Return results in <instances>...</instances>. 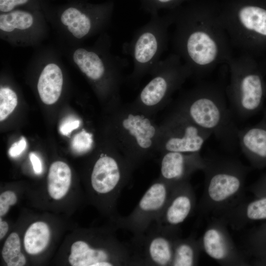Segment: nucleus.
<instances>
[{"mask_svg": "<svg viewBox=\"0 0 266 266\" xmlns=\"http://www.w3.org/2000/svg\"><path fill=\"white\" fill-rule=\"evenodd\" d=\"M108 38L92 48H78L72 54L73 62L102 94L109 98L113 106L122 102L120 89L127 61L109 52Z\"/></svg>", "mask_w": 266, "mask_h": 266, "instance_id": "423d86ee", "label": "nucleus"}, {"mask_svg": "<svg viewBox=\"0 0 266 266\" xmlns=\"http://www.w3.org/2000/svg\"><path fill=\"white\" fill-rule=\"evenodd\" d=\"M225 89L214 83H201L178 98L173 111L213 134L221 144H238L234 116L227 102Z\"/></svg>", "mask_w": 266, "mask_h": 266, "instance_id": "f03ea898", "label": "nucleus"}, {"mask_svg": "<svg viewBox=\"0 0 266 266\" xmlns=\"http://www.w3.org/2000/svg\"><path fill=\"white\" fill-rule=\"evenodd\" d=\"M132 166L112 145L110 151L101 152L93 165L90 176L92 191L104 200L107 210L113 212L121 193L130 180Z\"/></svg>", "mask_w": 266, "mask_h": 266, "instance_id": "6e6552de", "label": "nucleus"}, {"mask_svg": "<svg viewBox=\"0 0 266 266\" xmlns=\"http://www.w3.org/2000/svg\"><path fill=\"white\" fill-rule=\"evenodd\" d=\"M230 71V81L225 89L233 115L244 120L263 108L266 89L261 75L248 55L232 57L226 64Z\"/></svg>", "mask_w": 266, "mask_h": 266, "instance_id": "39448f33", "label": "nucleus"}, {"mask_svg": "<svg viewBox=\"0 0 266 266\" xmlns=\"http://www.w3.org/2000/svg\"><path fill=\"white\" fill-rule=\"evenodd\" d=\"M177 0H147V7L152 14L157 13V10L161 7L169 6Z\"/></svg>", "mask_w": 266, "mask_h": 266, "instance_id": "473e14b6", "label": "nucleus"}, {"mask_svg": "<svg viewBox=\"0 0 266 266\" xmlns=\"http://www.w3.org/2000/svg\"><path fill=\"white\" fill-rule=\"evenodd\" d=\"M253 190L257 197L266 196V173L253 185Z\"/></svg>", "mask_w": 266, "mask_h": 266, "instance_id": "72a5a7b5", "label": "nucleus"}, {"mask_svg": "<svg viewBox=\"0 0 266 266\" xmlns=\"http://www.w3.org/2000/svg\"><path fill=\"white\" fill-rule=\"evenodd\" d=\"M262 120L266 123V108L265 109L263 113V118Z\"/></svg>", "mask_w": 266, "mask_h": 266, "instance_id": "4c0bfd02", "label": "nucleus"}, {"mask_svg": "<svg viewBox=\"0 0 266 266\" xmlns=\"http://www.w3.org/2000/svg\"><path fill=\"white\" fill-rule=\"evenodd\" d=\"M80 123L78 119L73 117H69L62 123L60 127V132L62 134L68 136L73 130L79 127Z\"/></svg>", "mask_w": 266, "mask_h": 266, "instance_id": "7c9ffc66", "label": "nucleus"}, {"mask_svg": "<svg viewBox=\"0 0 266 266\" xmlns=\"http://www.w3.org/2000/svg\"><path fill=\"white\" fill-rule=\"evenodd\" d=\"M113 4L70 3L61 10L60 20L74 37L81 39L101 30L109 22Z\"/></svg>", "mask_w": 266, "mask_h": 266, "instance_id": "4468645a", "label": "nucleus"}, {"mask_svg": "<svg viewBox=\"0 0 266 266\" xmlns=\"http://www.w3.org/2000/svg\"><path fill=\"white\" fill-rule=\"evenodd\" d=\"M232 46L243 53L253 46L257 36L266 37V9L243 5L233 12L221 15Z\"/></svg>", "mask_w": 266, "mask_h": 266, "instance_id": "ddd939ff", "label": "nucleus"}, {"mask_svg": "<svg viewBox=\"0 0 266 266\" xmlns=\"http://www.w3.org/2000/svg\"><path fill=\"white\" fill-rule=\"evenodd\" d=\"M2 257L8 266H23L26 259L21 252V242L18 234L11 233L6 240L1 252Z\"/></svg>", "mask_w": 266, "mask_h": 266, "instance_id": "b1692460", "label": "nucleus"}, {"mask_svg": "<svg viewBox=\"0 0 266 266\" xmlns=\"http://www.w3.org/2000/svg\"><path fill=\"white\" fill-rule=\"evenodd\" d=\"M8 230V225L5 221L1 220V217H0V239L3 238L6 234Z\"/></svg>", "mask_w": 266, "mask_h": 266, "instance_id": "c9c22d12", "label": "nucleus"}, {"mask_svg": "<svg viewBox=\"0 0 266 266\" xmlns=\"http://www.w3.org/2000/svg\"><path fill=\"white\" fill-rule=\"evenodd\" d=\"M172 23V15L153 14L150 21L135 32L129 42L123 45L124 54L129 55L133 64V70L127 77L128 81L137 85L143 77L152 73L166 49L169 28Z\"/></svg>", "mask_w": 266, "mask_h": 266, "instance_id": "20e7f679", "label": "nucleus"}, {"mask_svg": "<svg viewBox=\"0 0 266 266\" xmlns=\"http://www.w3.org/2000/svg\"><path fill=\"white\" fill-rule=\"evenodd\" d=\"M18 103L15 92L8 87L0 89V121L5 119L14 110Z\"/></svg>", "mask_w": 266, "mask_h": 266, "instance_id": "a878e982", "label": "nucleus"}, {"mask_svg": "<svg viewBox=\"0 0 266 266\" xmlns=\"http://www.w3.org/2000/svg\"><path fill=\"white\" fill-rule=\"evenodd\" d=\"M50 230L44 222L39 221L33 223L26 231L24 244L26 252L35 255L43 251L50 240Z\"/></svg>", "mask_w": 266, "mask_h": 266, "instance_id": "4be33fe9", "label": "nucleus"}, {"mask_svg": "<svg viewBox=\"0 0 266 266\" xmlns=\"http://www.w3.org/2000/svg\"><path fill=\"white\" fill-rule=\"evenodd\" d=\"M172 15L175 53L189 68L192 76L200 78L233 57L221 15L196 11Z\"/></svg>", "mask_w": 266, "mask_h": 266, "instance_id": "f257e3e1", "label": "nucleus"}, {"mask_svg": "<svg viewBox=\"0 0 266 266\" xmlns=\"http://www.w3.org/2000/svg\"><path fill=\"white\" fill-rule=\"evenodd\" d=\"M132 103L112 107L110 131L112 144L135 169L157 153L159 125Z\"/></svg>", "mask_w": 266, "mask_h": 266, "instance_id": "7ed1b4c3", "label": "nucleus"}, {"mask_svg": "<svg viewBox=\"0 0 266 266\" xmlns=\"http://www.w3.org/2000/svg\"><path fill=\"white\" fill-rule=\"evenodd\" d=\"M27 146L26 140L24 137L17 142L14 143L9 149L8 153L10 157L15 158L19 156L25 150Z\"/></svg>", "mask_w": 266, "mask_h": 266, "instance_id": "2f4dec72", "label": "nucleus"}, {"mask_svg": "<svg viewBox=\"0 0 266 266\" xmlns=\"http://www.w3.org/2000/svg\"><path fill=\"white\" fill-rule=\"evenodd\" d=\"M17 201V198L14 192L6 191L0 195V216L5 215L10 206L15 204Z\"/></svg>", "mask_w": 266, "mask_h": 266, "instance_id": "c756f323", "label": "nucleus"}, {"mask_svg": "<svg viewBox=\"0 0 266 266\" xmlns=\"http://www.w3.org/2000/svg\"><path fill=\"white\" fill-rule=\"evenodd\" d=\"M29 158L34 172L37 174H41L42 172V165L39 158L33 152H31Z\"/></svg>", "mask_w": 266, "mask_h": 266, "instance_id": "f704fd0d", "label": "nucleus"}, {"mask_svg": "<svg viewBox=\"0 0 266 266\" xmlns=\"http://www.w3.org/2000/svg\"><path fill=\"white\" fill-rule=\"evenodd\" d=\"M152 78L131 102L139 111L154 117L171 101L173 94L192 76L189 68L175 53L160 60Z\"/></svg>", "mask_w": 266, "mask_h": 266, "instance_id": "0eeeda50", "label": "nucleus"}, {"mask_svg": "<svg viewBox=\"0 0 266 266\" xmlns=\"http://www.w3.org/2000/svg\"><path fill=\"white\" fill-rule=\"evenodd\" d=\"M37 15V11L35 9L18 8L8 12L0 13V32L12 34L27 31L33 26Z\"/></svg>", "mask_w": 266, "mask_h": 266, "instance_id": "aec40b11", "label": "nucleus"}, {"mask_svg": "<svg viewBox=\"0 0 266 266\" xmlns=\"http://www.w3.org/2000/svg\"><path fill=\"white\" fill-rule=\"evenodd\" d=\"M256 264L259 265L266 266V255L256 259Z\"/></svg>", "mask_w": 266, "mask_h": 266, "instance_id": "e433bc0d", "label": "nucleus"}, {"mask_svg": "<svg viewBox=\"0 0 266 266\" xmlns=\"http://www.w3.org/2000/svg\"><path fill=\"white\" fill-rule=\"evenodd\" d=\"M36 0H0V13H6L21 7H37Z\"/></svg>", "mask_w": 266, "mask_h": 266, "instance_id": "c85d7f7f", "label": "nucleus"}, {"mask_svg": "<svg viewBox=\"0 0 266 266\" xmlns=\"http://www.w3.org/2000/svg\"><path fill=\"white\" fill-rule=\"evenodd\" d=\"M177 233L153 223L144 233L133 235L128 243L133 266H171Z\"/></svg>", "mask_w": 266, "mask_h": 266, "instance_id": "9b49d317", "label": "nucleus"}, {"mask_svg": "<svg viewBox=\"0 0 266 266\" xmlns=\"http://www.w3.org/2000/svg\"><path fill=\"white\" fill-rule=\"evenodd\" d=\"M93 142L92 134L83 130L73 137L71 141V147L77 153H84L91 149Z\"/></svg>", "mask_w": 266, "mask_h": 266, "instance_id": "cd10ccee", "label": "nucleus"}, {"mask_svg": "<svg viewBox=\"0 0 266 266\" xmlns=\"http://www.w3.org/2000/svg\"><path fill=\"white\" fill-rule=\"evenodd\" d=\"M212 134L173 111L159 124L157 153L200 152Z\"/></svg>", "mask_w": 266, "mask_h": 266, "instance_id": "9d476101", "label": "nucleus"}, {"mask_svg": "<svg viewBox=\"0 0 266 266\" xmlns=\"http://www.w3.org/2000/svg\"><path fill=\"white\" fill-rule=\"evenodd\" d=\"M63 74L57 64L51 62L43 68L38 79L37 88L40 98L46 104H52L59 99L63 85Z\"/></svg>", "mask_w": 266, "mask_h": 266, "instance_id": "6ab92c4d", "label": "nucleus"}, {"mask_svg": "<svg viewBox=\"0 0 266 266\" xmlns=\"http://www.w3.org/2000/svg\"><path fill=\"white\" fill-rule=\"evenodd\" d=\"M205 197L220 206L236 197L242 189L248 168L235 160L205 158Z\"/></svg>", "mask_w": 266, "mask_h": 266, "instance_id": "1a4fd4ad", "label": "nucleus"}, {"mask_svg": "<svg viewBox=\"0 0 266 266\" xmlns=\"http://www.w3.org/2000/svg\"><path fill=\"white\" fill-rule=\"evenodd\" d=\"M243 214L248 221L266 220V196L257 197L245 206Z\"/></svg>", "mask_w": 266, "mask_h": 266, "instance_id": "393cba45", "label": "nucleus"}, {"mask_svg": "<svg viewBox=\"0 0 266 266\" xmlns=\"http://www.w3.org/2000/svg\"><path fill=\"white\" fill-rule=\"evenodd\" d=\"M199 243L192 236L185 239H180L178 237L174 244L171 266L196 265L199 256Z\"/></svg>", "mask_w": 266, "mask_h": 266, "instance_id": "5701e85b", "label": "nucleus"}, {"mask_svg": "<svg viewBox=\"0 0 266 266\" xmlns=\"http://www.w3.org/2000/svg\"><path fill=\"white\" fill-rule=\"evenodd\" d=\"M174 187L158 177L129 215L116 217V226L130 231L133 235L145 233L162 213Z\"/></svg>", "mask_w": 266, "mask_h": 266, "instance_id": "f8f14e48", "label": "nucleus"}, {"mask_svg": "<svg viewBox=\"0 0 266 266\" xmlns=\"http://www.w3.org/2000/svg\"><path fill=\"white\" fill-rule=\"evenodd\" d=\"M195 204V196L189 181L175 185L162 213L154 223L178 232L179 226L193 212Z\"/></svg>", "mask_w": 266, "mask_h": 266, "instance_id": "2eb2a0df", "label": "nucleus"}, {"mask_svg": "<svg viewBox=\"0 0 266 266\" xmlns=\"http://www.w3.org/2000/svg\"><path fill=\"white\" fill-rule=\"evenodd\" d=\"M212 259L226 263L235 258V252L224 229L219 225H211L205 231L200 244Z\"/></svg>", "mask_w": 266, "mask_h": 266, "instance_id": "a211bd4d", "label": "nucleus"}, {"mask_svg": "<svg viewBox=\"0 0 266 266\" xmlns=\"http://www.w3.org/2000/svg\"><path fill=\"white\" fill-rule=\"evenodd\" d=\"M251 253L257 258L266 255V224L255 230L249 240Z\"/></svg>", "mask_w": 266, "mask_h": 266, "instance_id": "bb28decb", "label": "nucleus"}, {"mask_svg": "<svg viewBox=\"0 0 266 266\" xmlns=\"http://www.w3.org/2000/svg\"><path fill=\"white\" fill-rule=\"evenodd\" d=\"M71 180V171L68 166L62 161L51 165L47 178V188L50 196L54 200L62 199L67 193Z\"/></svg>", "mask_w": 266, "mask_h": 266, "instance_id": "412c9836", "label": "nucleus"}, {"mask_svg": "<svg viewBox=\"0 0 266 266\" xmlns=\"http://www.w3.org/2000/svg\"><path fill=\"white\" fill-rule=\"evenodd\" d=\"M237 142L243 153L254 167H266V123L262 120L256 124L239 129Z\"/></svg>", "mask_w": 266, "mask_h": 266, "instance_id": "f3484780", "label": "nucleus"}, {"mask_svg": "<svg viewBox=\"0 0 266 266\" xmlns=\"http://www.w3.org/2000/svg\"><path fill=\"white\" fill-rule=\"evenodd\" d=\"M160 155L159 177L172 186L189 181L193 173L203 170L205 165L200 152H166Z\"/></svg>", "mask_w": 266, "mask_h": 266, "instance_id": "dca6fc26", "label": "nucleus"}]
</instances>
